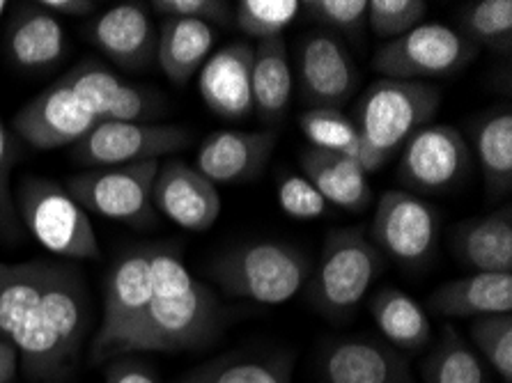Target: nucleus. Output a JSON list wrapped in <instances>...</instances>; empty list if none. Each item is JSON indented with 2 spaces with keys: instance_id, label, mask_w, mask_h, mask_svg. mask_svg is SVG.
Listing matches in <instances>:
<instances>
[{
  "instance_id": "32",
  "label": "nucleus",
  "mask_w": 512,
  "mask_h": 383,
  "mask_svg": "<svg viewBox=\"0 0 512 383\" xmlns=\"http://www.w3.org/2000/svg\"><path fill=\"white\" fill-rule=\"evenodd\" d=\"M460 33L476 46L512 51V3L510 0H478L462 14Z\"/></svg>"
},
{
  "instance_id": "24",
  "label": "nucleus",
  "mask_w": 512,
  "mask_h": 383,
  "mask_svg": "<svg viewBox=\"0 0 512 383\" xmlns=\"http://www.w3.org/2000/svg\"><path fill=\"white\" fill-rule=\"evenodd\" d=\"M299 166L301 175L324 195L331 207L354 211V214L370 207L372 195H375L370 179L349 156L308 147L299 156Z\"/></svg>"
},
{
  "instance_id": "34",
  "label": "nucleus",
  "mask_w": 512,
  "mask_h": 383,
  "mask_svg": "<svg viewBox=\"0 0 512 383\" xmlns=\"http://www.w3.org/2000/svg\"><path fill=\"white\" fill-rule=\"evenodd\" d=\"M471 340L480 358L499 374L503 383H512V315H487L471 322Z\"/></svg>"
},
{
  "instance_id": "31",
  "label": "nucleus",
  "mask_w": 512,
  "mask_h": 383,
  "mask_svg": "<svg viewBox=\"0 0 512 383\" xmlns=\"http://www.w3.org/2000/svg\"><path fill=\"white\" fill-rule=\"evenodd\" d=\"M301 131L308 138L310 147L324 152L345 154L359 163L361 136L354 120L340 108H310L301 115Z\"/></svg>"
},
{
  "instance_id": "27",
  "label": "nucleus",
  "mask_w": 512,
  "mask_h": 383,
  "mask_svg": "<svg viewBox=\"0 0 512 383\" xmlns=\"http://www.w3.org/2000/svg\"><path fill=\"white\" fill-rule=\"evenodd\" d=\"M370 315L386 342L402 351H418L432 340V324L421 303L395 287L372 294Z\"/></svg>"
},
{
  "instance_id": "28",
  "label": "nucleus",
  "mask_w": 512,
  "mask_h": 383,
  "mask_svg": "<svg viewBox=\"0 0 512 383\" xmlns=\"http://www.w3.org/2000/svg\"><path fill=\"white\" fill-rule=\"evenodd\" d=\"M473 147L483 168L485 186L492 195L512 189V113L496 108L473 124Z\"/></svg>"
},
{
  "instance_id": "23",
  "label": "nucleus",
  "mask_w": 512,
  "mask_h": 383,
  "mask_svg": "<svg viewBox=\"0 0 512 383\" xmlns=\"http://www.w3.org/2000/svg\"><path fill=\"white\" fill-rule=\"evenodd\" d=\"M453 250L473 273H512V211L501 207L455 228Z\"/></svg>"
},
{
  "instance_id": "11",
  "label": "nucleus",
  "mask_w": 512,
  "mask_h": 383,
  "mask_svg": "<svg viewBox=\"0 0 512 383\" xmlns=\"http://www.w3.org/2000/svg\"><path fill=\"white\" fill-rule=\"evenodd\" d=\"M370 234L379 253L416 267L437 246V211L409 191H386L375 207Z\"/></svg>"
},
{
  "instance_id": "21",
  "label": "nucleus",
  "mask_w": 512,
  "mask_h": 383,
  "mask_svg": "<svg viewBox=\"0 0 512 383\" xmlns=\"http://www.w3.org/2000/svg\"><path fill=\"white\" fill-rule=\"evenodd\" d=\"M3 49L19 69L44 72L67 53L65 26L40 3L17 5L5 23Z\"/></svg>"
},
{
  "instance_id": "7",
  "label": "nucleus",
  "mask_w": 512,
  "mask_h": 383,
  "mask_svg": "<svg viewBox=\"0 0 512 383\" xmlns=\"http://www.w3.org/2000/svg\"><path fill=\"white\" fill-rule=\"evenodd\" d=\"M476 53V46L460 30L432 21L379 46L372 56V69L393 81L425 83L428 78L460 72Z\"/></svg>"
},
{
  "instance_id": "22",
  "label": "nucleus",
  "mask_w": 512,
  "mask_h": 383,
  "mask_svg": "<svg viewBox=\"0 0 512 383\" xmlns=\"http://www.w3.org/2000/svg\"><path fill=\"white\" fill-rule=\"evenodd\" d=\"M428 306L446 319H478L512 312V273H469L430 294Z\"/></svg>"
},
{
  "instance_id": "43",
  "label": "nucleus",
  "mask_w": 512,
  "mask_h": 383,
  "mask_svg": "<svg viewBox=\"0 0 512 383\" xmlns=\"http://www.w3.org/2000/svg\"><path fill=\"white\" fill-rule=\"evenodd\" d=\"M5 10H7V3H5V0H0V19H3Z\"/></svg>"
},
{
  "instance_id": "17",
  "label": "nucleus",
  "mask_w": 512,
  "mask_h": 383,
  "mask_svg": "<svg viewBox=\"0 0 512 383\" xmlns=\"http://www.w3.org/2000/svg\"><path fill=\"white\" fill-rule=\"evenodd\" d=\"M320 372L324 383H416L409 363L389 342L366 335L331 342L322 354Z\"/></svg>"
},
{
  "instance_id": "16",
  "label": "nucleus",
  "mask_w": 512,
  "mask_h": 383,
  "mask_svg": "<svg viewBox=\"0 0 512 383\" xmlns=\"http://www.w3.org/2000/svg\"><path fill=\"white\" fill-rule=\"evenodd\" d=\"M152 200L154 209L189 232L212 228L223 207L216 186L180 159L159 163Z\"/></svg>"
},
{
  "instance_id": "9",
  "label": "nucleus",
  "mask_w": 512,
  "mask_h": 383,
  "mask_svg": "<svg viewBox=\"0 0 512 383\" xmlns=\"http://www.w3.org/2000/svg\"><path fill=\"white\" fill-rule=\"evenodd\" d=\"M150 299V246L129 250L106 273L102 322L92 338L95 361L118 356L122 342L134 331Z\"/></svg>"
},
{
  "instance_id": "41",
  "label": "nucleus",
  "mask_w": 512,
  "mask_h": 383,
  "mask_svg": "<svg viewBox=\"0 0 512 383\" xmlns=\"http://www.w3.org/2000/svg\"><path fill=\"white\" fill-rule=\"evenodd\" d=\"M40 5L56 17H88L97 10V3L92 0H42Z\"/></svg>"
},
{
  "instance_id": "25",
  "label": "nucleus",
  "mask_w": 512,
  "mask_h": 383,
  "mask_svg": "<svg viewBox=\"0 0 512 383\" xmlns=\"http://www.w3.org/2000/svg\"><path fill=\"white\" fill-rule=\"evenodd\" d=\"M214 46L212 26L191 19H164L157 26V62L170 81L186 83L200 72Z\"/></svg>"
},
{
  "instance_id": "26",
  "label": "nucleus",
  "mask_w": 512,
  "mask_h": 383,
  "mask_svg": "<svg viewBox=\"0 0 512 383\" xmlns=\"http://www.w3.org/2000/svg\"><path fill=\"white\" fill-rule=\"evenodd\" d=\"M253 111L262 120L278 122L292 101V67L285 37L265 39L253 49Z\"/></svg>"
},
{
  "instance_id": "19",
  "label": "nucleus",
  "mask_w": 512,
  "mask_h": 383,
  "mask_svg": "<svg viewBox=\"0 0 512 383\" xmlns=\"http://www.w3.org/2000/svg\"><path fill=\"white\" fill-rule=\"evenodd\" d=\"M276 131H214L196 154V170L216 184L258 177L274 154Z\"/></svg>"
},
{
  "instance_id": "20",
  "label": "nucleus",
  "mask_w": 512,
  "mask_h": 383,
  "mask_svg": "<svg viewBox=\"0 0 512 383\" xmlns=\"http://www.w3.org/2000/svg\"><path fill=\"white\" fill-rule=\"evenodd\" d=\"M253 49L248 42H232L200 67L198 90L209 111L226 120H244L253 113Z\"/></svg>"
},
{
  "instance_id": "10",
  "label": "nucleus",
  "mask_w": 512,
  "mask_h": 383,
  "mask_svg": "<svg viewBox=\"0 0 512 383\" xmlns=\"http://www.w3.org/2000/svg\"><path fill=\"white\" fill-rule=\"evenodd\" d=\"M191 145V134L173 124L99 122L72 147L76 163L90 168H118L129 163L159 161Z\"/></svg>"
},
{
  "instance_id": "4",
  "label": "nucleus",
  "mask_w": 512,
  "mask_h": 383,
  "mask_svg": "<svg viewBox=\"0 0 512 383\" xmlns=\"http://www.w3.org/2000/svg\"><path fill=\"white\" fill-rule=\"evenodd\" d=\"M212 276L237 299L283 306L308 283L310 262L299 248L283 241H253L221 255Z\"/></svg>"
},
{
  "instance_id": "2",
  "label": "nucleus",
  "mask_w": 512,
  "mask_h": 383,
  "mask_svg": "<svg viewBox=\"0 0 512 383\" xmlns=\"http://www.w3.org/2000/svg\"><path fill=\"white\" fill-rule=\"evenodd\" d=\"M150 278L152 299L118 356L175 354L209 345L221 326V308L212 289L168 246H150Z\"/></svg>"
},
{
  "instance_id": "42",
  "label": "nucleus",
  "mask_w": 512,
  "mask_h": 383,
  "mask_svg": "<svg viewBox=\"0 0 512 383\" xmlns=\"http://www.w3.org/2000/svg\"><path fill=\"white\" fill-rule=\"evenodd\" d=\"M19 372V354L10 342L0 340V383H10Z\"/></svg>"
},
{
  "instance_id": "40",
  "label": "nucleus",
  "mask_w": 512,
  "mask_h": 383,
  "mask_svg": "<svg viewBox=\"0 0 512 383\" xmlns=\"http://www.w3.org/2000/svg\"><path fill=\"white\" fill-rule=\"evenodd\" d=\"M106 383H159V381L143 365L131 363V361H118L108 367Z\"/></svg>"
},
{
  "instance_id": "18",
  "label": "nucleus",
  "mask_w": 512,
  "mask_h": 383,
  "mask_svg": "<svg viewBox=\"0 0 512 383\" xmlns=\"http://www.w3.org/2000/svg\"><path fill=\"white\" fill-rule=\"evenodd\" d=\"M85 35L108 60L124 69H145L157 60V26L141 3H120L88 23Z\"/></svg>"
},
{
  "instance_id": "8",
  "label": "nucleus",
  "mask_w": 512,
  "mask_h": 383,
  "mask_svg": "<svg viewBox=\"0 0 512 383\" xmlns=\"http://www.w3.org/2000/svg\"><path fill=\"white\" fill-rule=\"evenodd\" d=\"M159 161L129 163L118 168H90L67 179V193L85 211L143 228L157 221L154 214V179Z\"/></svg>"
},
{
  "instance_id": "15",
  "label": "nucleus",
  "mask_w": 512,
  "mask_h": 383,
  "mask_svg": "<svg viewBox=\"0 0 512 383\" xmlns=\"http://www.w3.org/2000/svg\"><path fill=\"white\" fill-rule=\"evenodd\" d=\"M297 78L310 108H340L354 95L359 69L340 39L310 33L299 44Z\"/></svg>"
},
{
  "instance_id": "5",
  "label": "nucleus",
  "mask_w": 512,
  "mask_h": 383,
  "mask_svg": "<svg viewBox=\"0 0 512 383\" xmlns=\"http://www.w3.org/2000/svg\"><path fill=\"white\" fill-rule=\"evenodd\" d=\"M384 269V255L359 228L333 230L310 278V301L329 319H345L366 299Z\"/></svg>"
},
{
  "instance_id": "29",
  "label": "nucleus",
  "mask_w": 512,
  "mask_h": 383,
  "mask_svg": "<svg viewBox=\"0 0 512 383\" xmlns=\"http://www.w3.org/2000/svg\"><path fill=\"white\" fill-rule=\"evenodd\" d=\"M423 379L425 383H490L483 358L467 345L455 326H446L430 351L423 363Z\"/></svg>"
},
{
  "instance_id": "3",
  "label": "nucleus",
  "mask_w": 512,
  "mask_h": 383,
  "mask_svg": "<svg viewBox=\"0 0 512 383\" xmlns=\"http://www.w3.org/2000/svg\"><path fill=\"white\" fill-rule=\"evenodd\" d=\"M439 104L437 85L379 78L361 95L352 120L361 143L386 163L418 129L428 127Z\"/></svg>"
},
{
  "instance_id": "39",
  "label": "nucleus",
  "mask_w": 512,
  "mask_h": 383,
  "mask_svg": "<svg viewBox=\"0 0 512 383\" xmlns=\"http://www.w3.org/2000/svg\"><path fill=\"white\" fill-rule=\"evenodd\" d=\"M12 166H14V147L7 136V129L0 120V237L7 241L19 239L21 221L14 207L12 191Z\"/></svg>"
},
{
  "instance_id": "30",
  "label": "nucleus",
  "mask_w": 512,
  "mask_h": 383,
  "mask_svg": "<svg viewBox=\"0 0 512 383\" xmlns=\"http://www.w3.org/2000/svg\"><path fill=\"white\" fill-rule=\"evenodd\" d=\"M180 383H290V363L255 356L216 358L191 370Z\"/></svg>"
},
{
  "instance_id": "37",
  "label": "nucleus",
  "mask_w": 512,
  "mask_h": 383,
  "mask_svg": "<svg viewBox=\"0 0 512 383\" xmlns=\"http://www.w3.org/2000/svg\"><path fill=\"white\" fill-rule=\"evenodd\" d=\"M276 200L290 218L297 221H315L329 214L331 205L324 195L299 173H285L276 182Z\"/></svg>"
},
{
  "instance_id": "38",
  "label": "nucleus",
  "mask_w": 512,
  "mask_h": 383,
  "mask_svg": "<svg viewBox=\"0 0 512 383\" xmlns=\"http://www.w3.org/2000/svg\"><path fill=\"white\" fill-rule=\"evenodd\" d=\"M150 7L164 19H191L207 26L232 23V7L223 0H152Z\"/></svg>"
},
{
  "instance_id": "36",
  "label": "nucleus",
  "mask_w": 512,
  "mask_h": 383,
  "mask_svg": "<svg viewBox=\"0 0 512 383\" xmlns=\"http://www.w3.org/2000/svg\"><path fill=\"white\" fill-rule=\"evenodd\" d=\"M301 10L349 39H359L368 28V0H306Z\"/></svg>"
},
{
  "instance_id": "33",
  "label": "nucleus",
  "mask_w": 512,
  "mask_h": 383,
  "mask_svg": "<svg viewBox=\"0 0 512 383\" xmlns=\"http://www.w3.org/2000/svg\"><path fill=\"white\" fill-rule=\"evenodd\" d=\"M301 12L299 0H239L232 7V21L248 37L274 39L283 37V30Z\"/></svg>"
},
{
  "instance_id": "14",
  "label": "nucleus",
  "mask_w": 512,
  "mask_h": 383,
  "mask_svg": "<svg viewBox=\"0 0 512 383\" xmlns=\"http://www.w3.org/2000/svg\"><path fill=\"white\" fill-rule=\"evenodd\" d=\"M12 124L28 145L37 150H58L65 145L74 147L97 127L99 120L85 111L69 85L58 78L56 83L30 99L14 115Z\"/></svg>"
},
{
  "instance_id": "6",
  "label": "nucleus",
  "mask_w": 512,
  "mask_h": 383,
  "mask_svg": "<svg viewBox=\"0 0 512 383\" xmlns=\"http://www.w3.org/2000/svg\"><path fill=\"white\" fill-rule=\"evenodd\" d=\"M19 221L49 253L65 260H99L102 250L92 221L79 202L44 177H26L14 193Z\"/></svg>"
},
{
  "instance_id": "35",
  "label": "nucleus",
  "mask_w": 512,
  "mask_h": 383,
  "mask_svg": "<svg viewBox=\"0 0 512 383\" xmlns=\"http://www.w3.org/2000/svg\"><path fill=\"white\" fill-rule=\"evenodd\" d=\"M428 10L430 5L423 0H370L368 26L377 37L391 42L421 26Z\"/></svg>"
},
{
  "instance_id": "1",
  "label": "nucleus",
  "mask_w": 512,
  "mask_h": 383,
  "mask_svg": "<svg viewBox=\"0 0 512 383\" xmlns=\"http://www.w3.org/2000/svg\"><path fill=\"white\" fill-rule=\"evenodd\" d=\"M90 324V294L79 269L49 260L0 262V340L17 349L30 379H67Z\"/></svg>"
},
{
  "instance_id": "13",
  "label": "nucleus",
  "mask_w": 512,
  "mask_h": 383,
  "mask_svg": "<svg viewBox=\"0 0 512 383\" xmlns=\"http://www.w3.org/2000/svg\"><path fill=\"white\" fill-rule=\"evenodd\" d=\"M60 78L99 122H150L166 111L164 99L157 92L122 81L95 60L74 65Z\"/></svg>"
},
{
  "instance_id": "12",
  "label": "nucleus",
  "mask_w": 512,
  "mask_h": 383,
  "mask_svg": "<svg viewBox=\"0 0 512 383\" xmlns=\"http://www.w3.org/2000/svg\"><path fill=\"white\" fill-rule=\"evenodd\" d=\"M471 152L464 136L451 124H428L402 145L398 179L421 193L453 189L469 170Z\"/></svg>"
}]
</instances>
